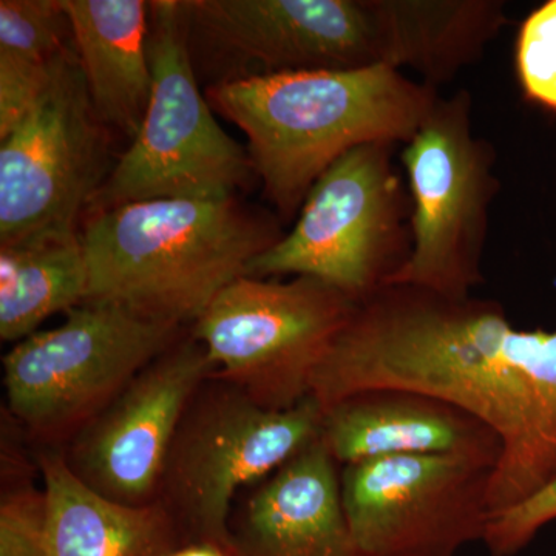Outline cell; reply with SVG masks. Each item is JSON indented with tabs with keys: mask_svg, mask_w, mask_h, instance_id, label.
<instances>
[{
	"mask_svg": "<svg viewBox=\"0 0 556 556\" xmlns=\"http://www.w3.org/2000/svg\"><path fill=\"white\" fill-rule=\"evenodd\" d=\"M390 10L394 67L437 89L475 64L507 22L501 0H390Z\"/></svg>",
	"mask_w": 556,
	"mask_h": 556,
	"instance_id": "19",
	"label": "cell"
},
{
	"mask_svg": "<svg viewBox=\"0 0 556 556\" xmlns=\"http://www.w3.org/2000/svg\"><path fill=\"white\" fill-rule=\"evenodd\" d=\"M497 464L464 455H412L340 468L343 507L368 556H457L484 543Z\"/></svg>",
	"mask_w": 556,
	"mask_h": 556,
	"instance_id": "12",
	"label": "cell"
},
{
	"mask_svg": "<svg viewBox=\"0 0 556 556\" xmlns=\"http://www.w3.org/2000/svg\"><path fill=\"white\" fill-rule=\"evenodd\" d=\"M170 556H228L217 547L207 544H190L188 547L177 548Z\"/></svg>",
	"mask_w": 556,
	"mask_h": 556,
	"instance_id": "25",
	"label": "cell"
},
{
	"mask_svg": "<svg viewBox=\"0 0 556 556\" xmlns=\"http://www.w3.org/2000/svg\"><path fill=\"white\" fill-rule=\"evenodd\" d=\"M320 439L340 468L412 455L475 456L497 464L503 453L500 438L473 416L397 388L362 391L325 408Z\"/></svg>",
	"mask_w": 556,
	"mask_h": 556,
	"instance_id": "14",
	"label": "cell"
},
{
	"mask_svg": "<svg viewBox=\"0 0 556 556\" xmlns=\"http://www.w3.org/2000/svg\"><path fill=\"white\" fill-rule=\"evenodd\" d=\"M112 167L75 46L24 121L0 139V244L76 232Z\"/></svg>",
	"mask_w": 556,
	"mask_h": 556,
	"instance_id": "11",
	"label": "cell"
},
{
	"mask_svg": "<svg viewBox=\"0 0 556 556\" xmlns=\"http://www.w3.org/2000/svg\"><path fill=\"white\" fill-rule=\"evenodd\" d=\"M515 72L526 100L556 115V0H547L522 21Z\"/></svg>",
	"mask_w": 556,
	"mask_h": 556,
	"instance_id": "21",
	"label": "cell"
},
{
	"mask_svg": "<svg viewBox=\"0 0 556 556\" xmlns=\"http://www.w3.org/2000/svg\"><path fill=\"white\" fill-rule=\"evenodd\" d=\"M49 515L50 556H170L177 527L161 501L129 506L109 500L70 468L65 455L39 457Z\"/></svg>",
	"mask_w": 556,
	"mask_h": 556,
	"instance_id": "17",
	"label": "cell"
},
{
	"mask_svg": "<svg viewBox=\"0 0 556 556\" xmlns=\"http://www.w3.org/2000/svg\"><path fill=\"white\" fill-rule=\"evenodd\" d=\"M87 289L80 229L0 244V339L35 334L47 318L86 302Z\"/></svg>",
	"mask_w": 556,
	"mask_h": 556,
	"instance_id": "18",
	"label": "cell"
},
{
	"mask_svg": "<svg viewBox=\"0 0 556 556\" xmlns=\"http://www.w3.org/2000/svg\"><path fill=\"white\" fill-rule=\"evenodd\" d=\"M181 327L108 302H84L64 324L3 357L10 412L35 437L76 433L178 340Z\"/></svg>",
	"mask_w": 556,
	"mask_h": 556,
	"instance_id": "8",
	"label": "cell"
},
{
	"mask_svg": "<svg viewBox=\"0 0 556 556\" xmlns=\"http://www.w3.org/2000/svg\"><path fill=\"white\" fill-rule=\"evenodd\" d=\"M556 521V478L519 506L490 521L484 544L490 556H515L525 551L544 527Z\"/></svg>",
	"mask_w": 556,
	"mask_h": 556,
	"instance_id": "23",
	"label": "cell"
},
{
	"mask_svg": "<svg viewBox=\"0 0 556 556\" xmlns=\"http://www.w3.org/2000/svg\"><path fill=\"white\" fill-rule=\"evenodd\" d=\"M190 53L215 84L318 70L394 68L388 0H181ZM212 84V86H215Z\"/></svg>",
	"mask_w": 556,
	"mask_h": 556,
	"instance_id": "9",
	"label": "cell"
},
{
	"mask_svg": "<svg viewBox=\"0 0 556 556\" xmlns=\"http://www.w3.org/2000/svg\"><path fill=\"white\" fill-rule=\"evenodd\" d=\"M148 49V112L89 212L148 200L236 199L254 166L201 93L181 0L150 2Z\"/></svg>",
	"mask_w": 556,
	"mask_h": 556,
	"instance_id": "4",
	"label": "cell"
},
{
	"mask_svg": "<svg viewBox=\"0 0 556 556\" xmlns=\"http://www.w3.org/2000/svg\"><path fill=\"white\" fill-rule=\"evenodd\" d=\"M471 94L439 97L401 152L412 200V252L387 287H413L450 299L484 283L490 207L501 189L492 142L473 134Z\"/></svg>",
	"mask_w": 556,
	"mask_h": 556,
	"instance_id": "6",
	"label": "cell"
},
{
	"mask_svg": "<svg viewBox=\"0 0 556 556\" xmlns=\"http://www.w3.org/2000/svg\"><path fill=\"white\" fill-rule=\"evenodd\" d=\"M357 303L308 277H240L193 324L219 378L266 408L311 396L314 371Z\"/></svg>",
	"mask_w": 556,
	"mask_h": 556,
	"instance_id": "10",
	"label": "cell"
},
{
	"mask_svg": "<svg viewBox=\"0 0 556 556\" xmlns=\"http://www.w3.org/2000/svg\"><path fill=\"white\" fill-rule=\"evenodd\" d=\"M439 97L388 65L254 76L206 90L212 109L247 137L255 177L285 222L351 150L412 141Z\"/></svg>",
	"mask_w": 556,
	"mask_h": 556,
	"instance_id": "2",
	"label": "cell"
},
{
	"mask_svg": "<svg viewBox=\"0 0 556 556\" xmlns=\"http://www.w3.org/2000/svg\"><path fill=\"white\" fill-rule=\"evenodd\" d=\"M378 388L447 402L500 438L493 518L556 478V331L515 328L500 302L397 285L362 300L314 371L311 397L325 409Z\"/></svg>",
	"mask_w": 556,
	"mask_h": 556,
	"instance_id": "1",
	"label": "cell"
},
{
	"mask_svg": "<svg viewBox=\"0 0 556 556\" xmlns=\"http://www.w3.org/2000/svg\"><path fill=\"white\" fill-rule=\"evenodd\" d=\"M236 199L137 201L89 212L80 229L89 289L139 316L195 324L249 263L283 237Z\"/></svg>",
	"mask_w": 556,
	"mask_h": 556,
	"instance_id": "3",
	"label": "cell"
},
{
	"mask_svg": "<svg viewBox=\"0 0 556 556\" xmlns=\"http://www.w3.org/2000/svg\"><path fill=\"white\" fill-rule=\"evenodd\" d=\"M397 146L365 144L314 182L294 228L257 255L248 277H308L354 303L387 287L412 252V200L393 156Z\"/></svg>",
	"mask_w": 556,
	"mask_h": 556,
	"instance_id": "5",
	"label": "cell"
},
{
	"mask_svg": "<svg viewBox=\"0 0 556 556\" xmlns=\"http://www.w3.org/2000/svg\"><path fill=\"white\" fill-rule=\"evenodd\" d=\"M61 0H0V54L50 64L73 43Z\"/></svg>",
	"mask_w": 556,
	"mask_h": 556,
	"instance_id": "20",
	"label": "cell"
},
{
	"mask_svg": "<svg viewBox=\"0 0 556 556\" xmlns=\"http://www.w3.org/2000/svg\"><path fill=\"white\" fill-rule=\"evenodd\" d=\"M214 371L199 340L178 339L80 428L65 456L70 468L116 503L159 501L182 417Z\"/></svg>",
	"mask_w": 556,
	"mask_h": 556,
	"instance_id": "13",
	"label": "cell"
},
{
	"mask_svg": "<svg viewBox=\"0 0 556 556\" xmlns=\"http://www.w3.org/2000/svg\"><path fill=\"white\" fill-rule=\"evenodd\" d=\"M98 118L134 141L152 94L150 2L61 0Z\"/></svg>",
	"mask_w": 556,
	"mask_h": 556,
	"instance_id": "16",
	"label": "cell"
},
{
	"mask_svg": "<svg viewBox=\"0 0 556 556\" xmlns=\"http://www.w3.org/2000/svg\"><path fill=\"white\" fill-rule=\"evenodd\" d=\"M324 408L314 397L273 409L240 388H201L172 444L160 492L195 544L232 556L230 508L241 486L273 477L320 438Z\"/></svg>",
	"mask_w": 556,
	"mask_h": 556,
	"instance_id": "7",
	"label": "cell"
},
{
	"mask_svg": "<svg viewBox=\"0 0 556 556\" xmlns=\"http://www.w3.org/2000/svg\"><path fill=\"white\" fill-rule=\"evenodd\" d=\"M0 556H50L46 492L21 486L0 504Z\"/></svg>",
	"mask_w": 556,
	"mask_h": 556,
	"instance_id": "22",
	"label": "cell"
},
{
	"mask_svg": "<svg viewBox=\"0 0 556 556\" xmlns=\"http://www.w3.org/2000/svg\"><path fill=\"white\" fill-rule=\"evenodd\" d=\"M58 60L36 64L0 54V139L16 129L38 104L50 86Z\"/></svg>",
	"mask_w": 556,
	"mask_h": 556,
	"instance_id": "24",
	"label": "cell"
},
{
	"mask_svg": "<svg viewBox=\"0 0 556 556\" xmlns=\"http://www.w3.org/2000/svg\"><path fill=\"white\" fill-rule=\"evenodd\" d=\"M232 556H368L346 518L338 463L320 438L249 497L232 529Z\"/></svg>",
	"mask_w": 556,
	"mask_h": 556,
	"instance_id": "15",
	"label": "cell"
}]
</instances>
